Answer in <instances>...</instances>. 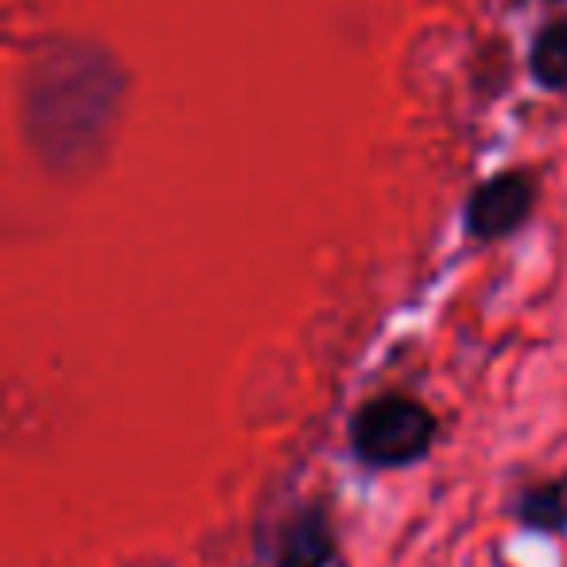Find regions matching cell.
I'll list each match as a JSON object with an SVG mask.
<instances>
[{
  "label": "cell",
  "mask_w": 567,
  "mask_h": 567,
  "mask_svg": "<svg viewBox=\"0 0 567 567\" xmlns=\"http://www.w3.org/2000/svg\"><path fill=\"white\" fill-rule=\"evenodd\" d=\"M350 440L362 463L404 466L427 455L435 440V416L409 396H378L358 409Z\"/></svg>",
  "instance_id": "cell-1"
},
{
  "label": "cell",
  "mask_w": 567,
  "mask_h": 567,
  "mask_svg": "<svg viewBox=\"0 0 567 567\" xmlns=\"http://www.w3.org/2000/svg\"><path fill=\"white\" fill-rule=\"evenodd\" d=\"M533 195L536 187L525 172L494 175V179L474 190L471 206H466V226H471L474 237H486V241L513 234L533 210Z\"/></svg>",
  "instance_id": "cell-2"
},
{
  "label": "cell",
  "mask_w": 567,
  "mask_h": 567,
  "mask_svg": "<svg viewBox=\"0 0 567 567\" xmlns=\"http://www.w3.org/2000/svg\"><path fill=\"white\" fill-rule=\"evenodd\" d=\"M331 556H334V536L319 509L296 513L284 525L280 548H276V567H327Z\"/></svg>",
  "instance_id": "cell-3"
},
{
  "label": "cell",
  "mask_w": 567,
  "mask_h": 567,
  "mask_svg": "<svg viewBox=\"0 0 567 567\" xmlns=\"http://www.w3.org/2000/svg\"><path fill=\"white\" fill-rule=\"evenodd\" d=\"M517 517L533 528H544V533H559L567 525V478L528 489L517 502Z\"/></svg>",
  "instance_id": "cell-4"
},
{
  "label": "cell",
  "mask_w": 567,
  "mask_h": 567,
  "mask_svg": "<svg viewBox=\"0 0 567 567\" xmlns=\"http://www.w3.org/2000/svg\"><path fill=\"white\" fill-rule=\"evenodd\" d=\"M533 74L540 86L564 90L567 86V20L548 24L533 43Z\"/></svg>",
  "instance_id": "cell-5"
}]
</instances>
